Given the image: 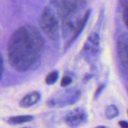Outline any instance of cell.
<instances>
[{
  "instance_id": "cell-6",
  "label": "cell",
  "mask_w": 128,
  "mask_h": 128,
  "mask_svg": "<svg viewBox=\"0 0 128 128\" xmlns=\"http://www.w3.org/2000/svg\"><path fill=\"white\" fill-rule=\"evenodd\" d=\"M34 119L32 116H12L8 118V123L12 125L21 124L27 122H30Z\"/></svg>"
},
{
  "instance_id": "cell-4",
  "label": "cell",
  "mask_w": 128,
  "mask_h": 128,
  "mask_svg": "<svg viewBox=\"0 0 128 128\" xmlns=\"http://www.w3.org/2000/svg\"><path fill=\"white\" fill-rule=\"evenodd\" d=\"M64 121L70 128H80L87 123L88 113L85 109L78 107L69 112L65 116Z\"/></svg>"
},
{
  "instance_id": "cell-14",
  "label": "cell",
  "mask_w": 128,
  "mask_h": 128,
  "mask_svg": "<svg viewBox=\"0 0 128 128\" xmlns=\"http://www.w3.org/2000/svg\"></svg>"
},
{
  "instance_id": "cell-2",
  "label": "cell",
  "mask_w": 128,
  "mask_h": 128,
  "mask_svg": "<svg viewBox=\"0 0 128 128\" xmlns=\"http://www.w3.org/2000/svg\"><path fill=\"white\" fill-rule=\"evenodd\" d=\"M81 98L80 90L66 91L62 94L52 96L47 100V105L50 107H64L77 103Z\"/></svg>"
},
{
  "instance_id": "cell-7",
  "label": "cell",
  "mask_w": 128,
  "mask_h": 128,
  "mask_svg": "<svg viewBox=\"0 0 128 128\" xmlns=\"http://www.w3.org/2000/svg\"><path fill=\"white\" fill-rule=\"evenodd\" d=\"M119 115L118 108L116 105H110L106 108L105 116L108 119H113Z\"/></svg>"
},
{
  "instance_id": "cell-5",
  "label": "cell",
  "mask_w": 128,
  "mask_h": 128,
  "mask_svg": "<svg viewBox=\"0 0 128 128\" xmlns=\"http://www.w3.org/2000/svg\"><path fill=\"white\" fill-rule=\"evenodd\" d=\"M41 95L40 92H32L26 94L22 98V99L20 102V106L23 108H28L30 107L37 103L40 100Z\"/></svg>"
},
{
  "instance_id": "cell-8",
  "label": "cell",
  "mask_w": 128,
  "mask_h": 128,
  "mask_svg": "<svg viewBox=\"0 0 128 128\" xmlns=\"http://www.w3.org/2000/svg\"><path fill=\"white\" fill-rule=\"evenodd\" d=\"M58 78V72L55 70L51 72L46 76L45 82L47 85H53L57 82Z\"/></svg>"
},
{
  "instance_id": "cell-3",
  "label": "cell",
  "mask_w": 128,
  "mask_h": 128,
  "mask_svg": "<svg viewBox=\"0 0 128 128\" xmlns=\"http://www.w3.org/2000/svg\"><path fill=\"white\" fill-rule=\"evenodd\" d=\"M40 28L49 36L55 35L58 29V21L49 8H45L39 20Z\"/></svg>"
},
{
  "instance_id": "cell-12",
  "label": "cell",
  "mask_w": 128,
  "mask_h": 128,
  "mask_svg": "<svg viewBox=\"0 0 128 128\" xmlns=\"http://www.w3.org/2000/svg\"><path fill=\"white\" fill-rule=\"evenodd\" d=\"M118 124L122 128H128V123L126 121H120Z\"/></svg>"
},
{
  "instance_id": "cell-10",
  "label": "cell",
  "mask_w": 128,
  "mask_h": 128,
  "mask_svg": "<svg viewBox=\"0 0 128 128\" xmlns=\"http://www.w3.org/2000/svg\"><path fill=\"white\" fill-rule=\"evenodd\" d=\"M104 88H105V86H104V85H100V86H98V89H97L96 92H95L94 96V98L95 100L98 99V98H99V96L100 95V94H101V92H103V90L104 89Z\"/></svg>"
},
{
  "instance_id": "cell-1",
  "label": "cell",
  "mask_w": 128,
  "mask_h": 128,
  "mask_svg": "<svg viewBox=\"0 0 128 128\" xmlns=\"http://www.w3.org/2000/svg\"><path fill=\"white\" fill-rule=\"evenodd\" d=\"M44 40L34 27L26 26L17 29L10 38L8 55L11 65L20 72L34 68L44 50Z\"/></svg>"
},
{
  "instance_id": "cell-13",
  "label": "cell",
  "mask_w": 128,
  "mask_h": 128,
  "mask_svg": "<svg viewBox=\"0 0 128 128\" xmlns=\"http://www.w3.org/2000/svg\"><path fill=\"white\" fill-rule=\"evenodd\" d=\"M106 128V127H104V126H98V127H97V128Z\"/></svg>"
},
{
  "instance_id": "cell-9",
  "label": "cell",
  "mask_w": 128,
  "mask_h": 128,
  "mask_svg": "<svg viewBox=\"0 0 128 128\" xmlns=\"http://www.w3.org/2000/svg\"><path fill=\"white\" fill-rule=\"evenodd\" d=\"M72 82V79L71 77L68 76H65L63 77L62 82H61V86L62 87H65V86H69L70 83Z\"/></svg>"
},
{
  "instance_id": "cell-11",
  "label": "cell",
  "mask_w": 128,
  "mask_h": 128,
  "mask_svg": "<svg viewBox=\"0 0 128 128\" xmlns=\"http://www.w3.org/2000/svg\"><path fill=\"white\" fill-rule=\"evenodd\" d=\"M2 74H3V60L0 55V80L2 79Z\"/></svg>"
}]
</instances>
